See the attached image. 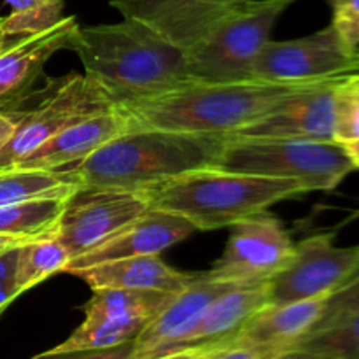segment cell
Segmentation results:
<instances>
[{
  "mask_svg": "<svg viewBox=\"0 0 359 359\" xmlns=\"http://www.w3.org/2000/svg\"><path fill=\"white\" fill-rule=\"evenodd\" d=\"M72 276L81 277L91 290L116 287V290L160 291V293L177 294L195 283L198 273L179 272L168 266L160 258V255H153L102 263L79 270Z\"/></svg>",
  "mask_w": 359,
  "mask_h": 359,
  "instance_id": "ffe728a7",
  "label": "cell"
},
{
  "mask_svg": "<svg viewBox=\"0 0 359 359\" xmlns=\"http://www.w3.org/2000/svg\"><path fill=\"white\" fill-rule=\"evenodd\" d=\"M325 81V79H321ZM319 81H193L153 98L116 105L128 132L165 130L228 137L259 121Z\"/></svg>",
  "mask_w": 359,
  "mask_h": 359,
  "instance_id": "6da1fadb",
  "label": "cell"
},
{
  "mask_svg": "<svg viewBox=\"0 0 359 359\" xmlns=\"http://www.w3.org/2000/svg\"><path fill=\"white\" fill-rule=\"evenodd\" d=\"M44 2H48V0H6L7 6H11V9H13L11 13L32 9V7H37Z\"/></svg>",
  "mask_w": 359,
  "mask_h": 359,
  "instance_id": "d590c367",
  "label": "cell"
},
{
  "mask_svg": "<svg viewBox=\"0 0 359 359\" xmlns=\"http://www.w3.org/2000/svg\"><path fill=\"white\" fill-rule=\"evenodd\" d=\"M273 359H335L332 356H326V354H321V353H314V351H307V349H290L286 351V353L279 354V356H276Z\"/></svg>",
  "mask_w": 359,
  "mask_h": 359,
  "instance_id": "836d02e7",
  "label": "cell"
},
{
  "mask_svg": "<svg viewBox=\"0 0 359 359\" xmlns=\"http://www.w3.org/2000/svg\"><path fill=\"white\" fill-rule=\"evenodd\" d=\"M18 251H20V245L0 252V316L6 311L7 305L21 294L16 283Z\"/></svg>",
  "mask_w": 359,
  "mask_h": 359,
  "instance_id": "f546056e",
  "label": "cell"
},
{
  "mask_svg": "<svg viewBox=\"0 0 359 359\" xmlns=\"http://www.w3.org/2000/svg\"><path fill=\"white\" fill-rule=\"evenodd\" d=\"M276 356H279V354L258 349V347L228 344V346L217 347V349L205 351V353L200 354L198 359H273Z\"/></svg>",
  "mask_w": 359,
  "mask_h": 359,
  "instance_id": "4dcf8cb0",
  "label": "cell"
},
{
  "mask_svg": "<svg viewBox=\"0 0 359 359\" xmlns=\"http://www.w3.org/2000/svg\"><path fill=\"white\" fill-rule=\"evenodd\" d=\"M298 0H244L186 49L195 81L252 79L255 63L280 14Z\"/></svg>",
  "mask_w": 359,
  "mask_h": 359,
  "instance_id": "8992f818",
  "label": "cell"
},
{
  "mask_svg": "<svg viewBox=\"0 0 359 359\" xmlns=\"http://www.w3.org/2000/svg\"><path fill=\"white\" fill-rule=\"evenodd\" d=\"M359 72V48L351 49L333 27L307 37L272 41L263 46L252 76L265 81H321Z\"/></svg>",
  "mask_w": 359,
  "mask_h": 359,
  "instance_id": "8fae6325",
  "label": "cell"
},
{
  "mask_svg": "<svg viewBox=\"0 0 359 359\" xmlns=\"http://www.w3.org/2000/svg\"><path fill=\"white\" fill-rule=\"evenodd\" d=\"M214 167L242 174L290 179L309 191H333L356 170L344 146L279 137L228 135Z\"/></svg>",
  "mask_w": 359,
  "mask_h": 359,
  "instance_id": "5b68a950",
  "label": "cell"
},
{
  "mask_svg": "<svg viewBox=\"0 0 359 359\" xmlns=\"http://www.w3.org/2000/svg\"><path fill=\"white\" fill-rule=\"evenodd\" d=\"M333 140L340 146L359 140V72L342 76L333 88Z\"/></svg>",
  "mask_w": 359,
  "mask_h": 359,
  "instance_id": "484cf974",
  "label": "cell"
},
{
  "mask_svg": "<svg viewBox=\"0 0 359 359\" xmlns=\"http://www.w3.org/2000/svg\"><path fill=\"white\" fill-rule=\"evenodd\" d=\"M175 294L160 291H133L100 287L93 290L84 314L91 319H109L119 323H135L147 326L174 298Z\"/></svg>",
  "mask_w": 359,
  "mask_h": 359,
  "instance_id": "44dd1931",
  "label": "cell"
},
{
  "mask_svg": "<svg viewBox=\"0 0 359 359\" xmlns=\"http://www.w3.org/2000/svg\"><path fill=\"white\" fill-rule=\"evenodd\" d=\"M359 273V245L339 248L330 233L294 244L291 262L269 280V305L332 297Z\"/></svg>",
  "mask_w": 359,
  "mask_h": 359,
  "instance_id": "9c48e42d",
  "label": "cell"
},
{
  "mask_svg": "<svg viewBox=\"0 0 359 359\" xmlns=\"http://www.w3.org/2000/svg\"><path fill=\"white\" fill-rule=\"evenodd\" d=\"M344 149H346L349 160L353 161L354 168H359V140H356V142L346 144V146H344Z\"/></svg>",
  "mask_w": 359,
  "mask_h": 359,
  "instance_id": "74e56055",
  "label": "cell"
},
{
  "mask_svg": "<svg viewBox=\"0 0 359 359\" xmlns=\"http://www.w3.org/2000/svg\"><path fill=\"white\" fill-rule=\"evenodd\" d=\"M193 231H196L195 226L184 217L149 207L142 216L132 221L104 245L74 258L65 272L76 273L116 259L161 255L165 249L188 238Z\"/></svg>",
  "mask_w": 359,
  "mask_h": 359,
  "instance_id": "5bb4252c",
  "label": "cell"
},
{
  "mask_svg": "<svg viewBox=\"0 0 359 359\" xmlns=\"http://www.w3.org/2000/svg\"><path fill=\"white\" fill-rule=\"evenodd\" d=\"M128 133L119 109L111 107L67 126L41 147L28 154L18 167L37 170H63L86 160L91 153L116 137Z\"/></svg>",
  "mask_w": 359,
  "mask_h": 359,
  "instance_id": "e0dca14e",
  "label": "cell"
},
{
  "mask_svg": "<svg viewBox=\"0 0 359 359\" xmlns=\"http://www.w3.org/2000/svg\"><path fill=\"white\" fill-rule=\"evenodd\" d=\"M77 27L76 18L63 16L49 30L20 39L0 53V107L23 95L56 51L69 49Z\"/></svg>",
  "mask_w": 359,
  "mask_h": 359,
  "instance_id": "d6986e66",
  "label": "cell"
},
{
  "mask_svg": "<svg viewBox=\"0 0 359 359\" xmlns=\"http://www.w3.org/2000/svg\"><path fill=\"white\" fill-rule=\"evenodd\" d=\"M237 286L242 284L210 279L205 272L198 273L195 283L175 294L170 304L140 332L135 339L133 358L151 359L165 347L181 340L186 333L191 332L217 297Z\"/></svg>",
  "mask_w": 359,
  "mask_h": 359,
  "instance_id": "2e32d148",
  "label": "cell"
},
{
  "mask_svg": "<svg viewBox=\"0 0 359 359\" xmlns=\"http://www.w3.org/2000/svg\"><path fill=\"white\" fill-rule=\"evenodd\" d=\"M340 77L312 84L307 90L284 100L269 116L252 123L251 126H245L233 135L335 142L333 140V88Z\"/></svg>",
  "mask_w": 359,
  "mask_h": 359,
  "instance_id": "4fadbf2b",
  "label": "cell"
},
{
  "mask_svg": "<svg viewBox=\"0 0 359 359\" xmlns=\"http://www.w3.org/2000/svg\"><path fill=\"white\" fill-rule=\"evenodd\" d=\"M69 49L114 105L158 97L195 81L184 49L135 20L77 27Z\"/></svg>",
  "mask_w": 359,
  "mask_h": 359,
  "instance_id": "7a4b0ae2",
  "label": "cell"
},
{
  "mask_svg": "<svg viewBox=\"0 0 359 359\" xmlns=\"http://www.w3.org/2000/svg\"><path fill=\"white\" fill-rule=\"evenodd\" d=\"M63 18V0H48L37 7L0 18V30L9 37H30L55 27Z\"/></svg>",
  "mask_w": 359,
  "mask_h": 359,
  "instance_id": "4316f807",
  "label": "cell"
},
{
  "mask_svg": "<svg viewBox=\"0 0 359 359\" xmlns=\"http://www.w3.org/2000/svg\"><path fill=\"white\" fill-rule=\"evenodd\" d=\"M142 193L154 209L184 217L195 230L210 231L265 212L280 200L311 191L290 179L205 167L142 189Z\"/></svg>",
  "mask_w": 359,
  "mask_h": 359,
  "instance_id": "277c9868",
  "label": "cell"
},
{
  "mask_svg": "<svg viewBox=\"0 0 359 359\" xmlns=\"http://www.w3.org/2000/svg\"><path fill=\"white\" fill-rule=\"evenodd\" d=\"M114 107L104 88L90 76L70 74L34 111L16 121L13 135L0 149V170L14 168L48 142L51 137L74 123Z\"/></svg>",
  "mask_w": 359,
  "mask_h": 359,
  "instance_id": "52a82bcc",
  "label": "cell"
},
{
  "mask_svg": "<svg viewBox=\"0 0 359 359\" xmlns=\"http://www.w3.org/2000/svg\"><path fill=\"white\" fill-rule=\"evenodd\" d=\"M294 347L335 359H359V312L344 316L323 328L314 330Z\"/></svg>",
  "mask_w": 359,
  "mask_h": 359,
  "instance_id": "d4e9b609",
  "label": "cell"
},
{
  "mask_svg": "<svg viewBox=\"0 0 359 359\" xmlns=\"http://www.w3.org/2000/svg\"><path fill=\"white\" fill-rule=\"evenodd\" d=\"M241 2L244 0H109V6L126 20L140 21L186 51Z\"/></svg>",
  "mask_w": 359,
  "mask_h": 359,
  "instance_id": "7c38bea8",
  "label": "cell"
},
{
  "mask_svg": "<svg viewBox=\"0 0 359 359\" xmlns=\"http://www.w3.org/2000/svg\"><path fill=\"white\" fill-rule=\"evenodd\" d=\"M133 354H135V340L121 344V346L109 347V349L67 354V359H133Z\"/></svg>",
  "mask_w": 359,
  "mask_h": 359,
  "instance_id": "1f68e13d",
  "label": "cell"
},
{
  "mask_svg": "<svg viewBox=\"0 0 359 359\" xmlns=\"http://www.w3.org/2000/svg\"><path fill=\"white\" fill-rule=\"evenodd\" d=\"M294 255L290 233L273 214L259 212L231 224L221 258L205 272L210 279L238 284L269 283Z\"/></svg>",
  "mask_w": 359,
  "mask_h": 359,
  "instance_id": "30bf717a",
  "label": "cell"
},
{
  "mask_svg": "<svg viewBox=\"0 0 359 359\" xmlns=\"http://www.w3.org/2000/svg\"><path fill=\"white\" fill-rule=\"evenodd\" d=\"M16 121L18 118H14V116H11L9 112L0 109V149L6 146L9 137L13 135L14 128H16Z\"/></svg>",
  "mask_w": 359,
  "mask_h": 359,
  "instance_id": "d6a6232c",
  "label": "cell"
},
{
  "mask_svg": "<svg viewBox=\"0 0 359 359\" xmlns=\"http://www.w3.org/2000/svg\"><path fill=\"white\" fill-rule=\"evenodd\" d=\"M133 359H135V358H133Z\"/></svg>",
  "mask_w": 359,
  "mask_h": 359,
  "instance_id": "ab89813d",
  "label": "cell"
},
{
  "mask_svg": "<svg viewBox=\"0 0 359 359\" xmlns=\"http://www.w3.org/2000/svg\"><path fill=\"white\" fill-rule=\"evenodd\" d=\"M326 300L328 297L266 305L245 323L230 344L258 347L276 354L286 353L314 330L325 311Z\"/></svg>",
  "mask_w": 359,
  "mask_h": 359,
  "instance_id": "ac0fdd59",
  "label": "cell"
},
{
  "mask_svg": "<svg viewBox=\"0 0 359 359\" xmlns=\"http://www.w3.org/2000/svg\"><path fill=\"white\" fill-rule=\"evenodd\" d=\"M79 186L55 170L14 167L0 170V207L35 198H67Z\"/></svg>",
  "mask_w": 359,
  "mask_h": 359,
  "instance_id": "7402d4cb",
  "label": "cell"
},
{
  "mask_svg": "<svg viewBox=\"0 0 359 359\" xmlns=\"http://www.w3.org/2000/svg\"><path fill=\"white\" fill-rule=\"evenodd\" d=\"M70 262H72V256L55 235L27 242L20 245V251H18V287L21 293H25L48 277L65 272Z\"/></svg>",
  "mask_w": 359,
  "mask_h": 359,
  "instance_id": "cb8c5ba5",
  "label": "cell"
},
{
  "mask_svg": "<svg viewBox=\"0 0 359 359\" xmlns=\"http://www.w3.org/2000/svg\"><path fill=\"white\" fill-rule=\"evenodd\" d=\"M69 198V196H67ZM67 198H35L0 207V235L42 238L55 235Z\"/></svg>",
  "mask_w": 359,
  "mask_h": 359,
  "instance_id": "603a6c76",
  "label": "cell"
},
{
  "mask_svg": "<svg viewBox=\"0 0 359 359\" xmlns=\"http://www.w3.org/2000/svg\"><path fill=\"white\" fill-rule=\"evenodd\" d=\"M202 353H205V351H181V353L167 354V356L154 358V359H198V356Z\"/></svg>",
  "mask_w": 359,
  "mask_h": 359,
  "instance_id": "8d00e7d4",
  "label": "cell"
},
{
  "mask_svg": "<svg viewBox=\"0 0 359 359\" xmlns=\"http://www.w3.org/2000/svg\"><path fill=\"white\" fill-rule=\"evenodd\" d=\"M18 41H20V37H9V35H6L2 30H0V53L6 51L9 46H13L14 42Z\"/></svg>",
  "mask_w": 359,
  "mask_h": 359,
  "instance_id": "f35d334b",
  "label": "cell"
},
{
  "mask_svg": "<svg viewBox=\"0 0 359 359\" xmlns=\"http://www.w3.org/2000/svg\"><path fill=\"white\" fill-rule=\"evenodd\" d=\"M354 312H359V273L349 283L344 284L340 290H337L332 297H328L321 319L314 326V330L323 328V326L330 325L344 316L354 314Z\"/></svg>",
  "mask_w": 359,
  "mask_h": 359,
  "instance_id": "f1b7e54d",
  "label": "cell"
},
{
  "mask_svg": "<svg viewBox=\"0 0 359 359\" xmlns=\"http://www.w3.org/2000/svg\"><path fill=\"white\" fill-rule=\"evenodd\" d=\"M149 207L142 191L77 188L65 200L55 237L74 259L104 245Z\"/></svg>",
  "mask_w": 359,
  "mask_h": 359,
  "instance_id": "ba28073f",
  "label": "cell"
},
{
  "mask_svg": "<svg viewBox=\"0 0 359 359\" xmlns=\"http://www.w3.org/2000/svg\"><path fill=\"white\" fill-rule=\"evenodd\" d=\"M32 238H23V237H11V235H0V252L9 251V249L18 248V245H23L27 242H30Z\"/></svg>",
  "mask_w": 359,
  "mask_h": 359,
  "instance_id": "e575fe53",
  "label": "cell"
},
{
  "mask_svg": "<svg viewBox=\"0 0 359 359\" xmlns=\"http://www.w3.org/2000/svg\"><path fill=\"white\" fill-rule=\"evenodd\" d=\"M269 305V283L242 284L226 291L210 304L205 314L181 340L165 347L153 358L181 351H210L228 346L245 323Z\"/></svg>",
  "mask_w": 359,
  "mask_h": 359,
  "instance_id": "9a60e30c",
  "label": "cell"
},
{
  "mask_svg": "<svg viewBox=\"0 0 359 359\" xmlns=\"http://www.w3.org/2000/svg\"><path fill=\"white\" fill-rule=\"evenodd\" d=\"M332 7V27L344 44L359 48V0H328Z\"/></svg>",
  "mask_w": 359,
  "mask_h": 359,
  "instance_id": "83f0119b",
  "label": "cell"
},
{
  "mask_svg": "<svg viewBox=\"0 0 359 359\" xmlns=\"http://www.w3.org/2000/svg\"><path fill=\"white\" fill-rule=\"evenodd\" d=\"M226 137L139 130L91 153L74 167L56 170L79 188L142 191L186 172L214 167Z\"/></svg>",
  "mask_w": 359,
  "mask_h": 359,
  "instance_id": "3957f363",
  "label": "cell"
}]
</instances>
